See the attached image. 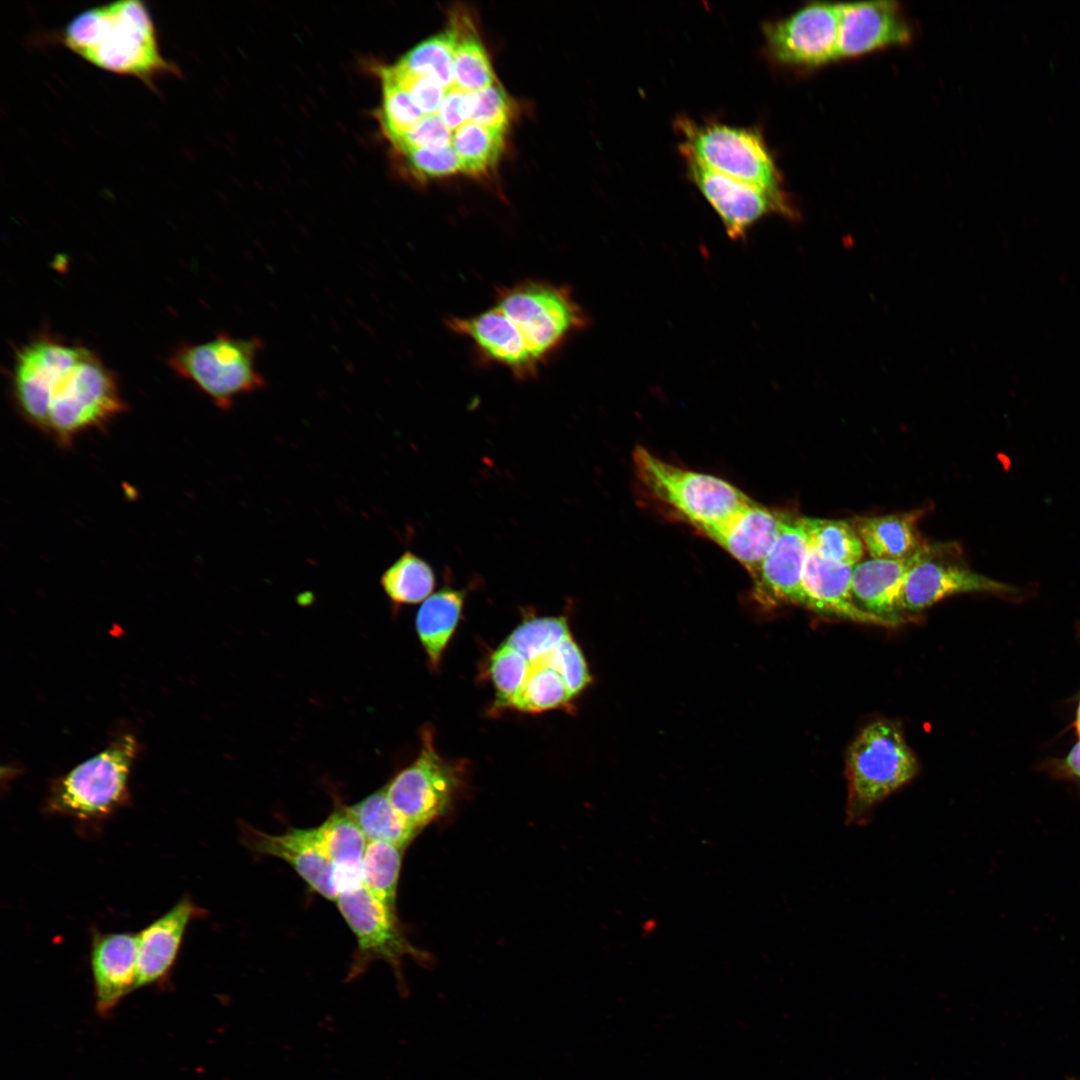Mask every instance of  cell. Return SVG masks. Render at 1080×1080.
<instances>
[{"label": "cell", "instance_id": "cell-41", "mask_svg": "<svg viewBox=\"0 0 1080 1080\" xmlns=\"http://www.w3.org/2000/svg\"><path fill=\"white\" fill-rule=\"evenodd\" d=\"M452 136L453 131L437 114L425 115L392 145L399 153L421 147H444L451 145Z\"/></svg>", "mask_w": 1080, "mask_h": 1080}, {"label": "cell", "instance_id": "cell-31", "mask_svg": "<svg viewBox=\"0 0 1080 1080\" xmlns=\"http://www.w3.org/2000/svg\"><path fill=\"white\" fill-rule=\"evenodd\" d=\"M810 547L822 558L854 567L864 545L854 525L845 520L803 517Z\"/></svg>", "mask_w": 1080, "mask_h": 1080}, {"label": "cell", "instance_id": "cell-5", "mask_svg": "<svg viewBox=\"0 0 1080 1080\" xmlns=\"http://www.w3.org/2000/svg\"><path fill=\"white\" fill-rule=\"evenodd\" d=\"M632 459L648 493L703 534L752 501L724 479L676 466L643 447L634 450Z\"/></svg>", "mask_w": 1080, "mask_h": 1080}, {"label": "cell", "instance_id": "cell-25", "mask_svg": "<svg viewBox=\"0 0 1080 1080\" xmlns=\"http://www.w3.org/2000/svg\"><path fill=\"white\" fill-rule=\"evenodd\" d=\"M465 596L464 589L445 586L430 595L417 612V633L432 667L439 665L442 653L457 627Z\"/></svg>", "mask_w": 1080, "mask_h": 1080}, {"label": "cell", "instance_id": "cell-33", "mask_svg": "<svg viewBox=\"0 0 1080 1080\" xmlns=\"http://www.w3.org/2000/svg\"><path fill=\"white\" fill-rule=\"evenodd\" d=\"M405 849L384 841H368L363 884L381 902L396 909V895Z\"/></svg>", "mask_w": 1080, "mask_h": 1080}, {"label": "cell", "instance_id": "cell-34", "mask_svg": "<svg viewBox=\"0 0 1080 1080\" xmlns=\"http://www.w3.org/2000/svg\"><path fill=\"white\" fill-rule=\"evenodd\" d=\"M382 103L379 121L384 134L394 143L412 129L425 115L414 102L410 93L383 69Z\"/></svg>", "mask_w": 1080, "mask_h": 1080}, {"label": "cell", "instance_id": "cell-32", "mask_svg": "<svg viewBox=\"0 0 1080 1080\" xmlns=\"http://www.w3.org/2000/svg\"><path fill=\"white\" fill-rule=\"evenodd\" d=\"M528 663L527 677L509 706L522 712H543L566 705L572 697L562 676L543 657Z\"/></svg>", "mask_w": 1080, "mask_h": 1080}, {"label": "cell", "instance_id": "cell-26", "mask_svg": "<svg viewBox=\"0 0 1080 1080\" xmlns=\"http://www.w3.org/2000/svg\"><path fill=\"white\" fill-rule=\"evenodd\" d=\"M452 16L451 24L457 36L453 62L454 86L473 92L497 83L488 52L469 16L463 13Z\"/></svg>", "mask_w": 1080, "mask_h": 1080}, {"label": "cell", "instance_id": "cell-28", "mask_svg": "<svg viewBox=\"0 0 1080 1080\" xmlns=\"http://www.w3.org/2000/svg\"><path fill=\"white\" fill-rule=\"evenodd\" d=\"M505 133L471 121L455 130L451 146L459 158L461 173L477 177L489 173L501 157Z\"/></svg>", "mask_w": 1080, "mask_h": 1080}, {"label": "cell", "instance_id": "cell-11", "mask_svg": "<svg viewBox=\"0 0 1080 1080\" xmlns=\"http://www.w3.org/2000/svg\"><path fill=\"white\" fill-rule=\"evenodd\" d=\"M337 906L357 939V950L348 975L353 979L375 960L389 963L400 972L403 958L425 960V954L407 939L393 909L378 900L365 886L342 891Z\"/></svg>", "mask_w": 1080, "mask_h": 1080}, {"label": "cell", "instance_id": "cell-4", "mask_svg": "<svg viewBox=\"0 0 1080 1080\" xmlns=\"http://www.w3.org/2000/svg\"><path fill=\"white\" fill-rule=\"evenodd\" d=\"M137 748L133 735H120L55 779L46 800L48 812L91 826L111 817L129 800L128 780Z\"/></svg>", "mask_w": 1080, "mask_h": 1080}, {"label": "cell", "instance_id": "cell-14", "mask_svg": "<svg viewBox=\"0 0 1080 1080\" xmlns=\"http://www.w3.org/2000/svg\"><path fill=\"white\" fill-rule=\"evenodd\" d=\"M913 29L896 1L839 4L838 60L911 42Z\"/></svg>", "mask_w": 1080, "mask_h": 1080}, {"label": "cell", "instance_id": "cell-36", "mask_svg": "<svg viewBox=\"0 0 1080 1080\" xmlns=\"http://www.w3.org/2000/svg\"><path fill=\"white\" fill-rule=\"evenodd\" d=\"M529 671L528 661L503 643L491 655L489 673L497 692V704L509 706L520 691Z\"/></svg>", "mask_w": 1080, "mask_h": 1080}, {"label": "cell", "instance_id": "cell-10", "mask_svg": "<svg viewBox=\"0 0 1080 1080\" xmlns=\"http://www.w3.org/2000/svg\"><path fill=\"white\" fill-rule=\"evenodd\" d=\"M422 739L417 759L385 785L393 807L418 832L448 812L461 785L460 774L438 755L431 735L424 732Z\"/></svg>", "mask_w": 1080, "mask_h": 1080}, {"label": "cell", "instance_id": "cell-16", "mask_svg": "<svg viewBox=\"0 0 1080 1080\" xmlns=\"http://www.w3.org/2000/svg\"><path fill=\"white\" fill-rule=\"evenodd\" d=\"M447 326L467 338L481 360L506 368L518 379L534 377L541 368L516 329L494 304L470 317H451Z\"/></svg>", "mask_w": 1080, "mask_h": 1080}, {"label": "cell", "instance_id": "cell-3", "mask_svg": "<svg viewBox=\"0 0 1080 1080\" xmlns=\"http://www.w3.org/2000/svg\"><path fill=\"white\" fill-rule=\"evenodd\" d=\"M918 771L919 762L895 722L877 720L865 726L847 751L846 823L866 825L875 807Z\"/></svg>", "mask_w": 1080, "mask_h": 1080}, {"label": "cell", "instance_id": "cell-1", "mask_svg": "<svg viewBox=\"0 0 1080 1080\" xmlns=\"http://www.w3.org/2000/svg\"><path fill=\"white\" fill-rule=\"evenodd\" d=\"M12 388L23 415L62 443L125 407L115 377L95 353L48 337L16 353Z\"/></svg>", "mask_w": 1080, "mask_h": 1080}, {"label": "cell", "instance_id": "cell-8", "mask_svg": "<svg viewBox=\"0 0 1080 1080\" xmlns=\"http://www.w3.org/2000/svg\"><path fill=\"white\" fill-rule=\"evenodd\" d=\"M262 348L258 337L221 333L205 342L180 346L170 356L169 365L226 410L238 398L265 388V378L257 367Z\"/></svg>", "mask_w": 1080, "mask_h": 1080}, {"label": "cell", "instance_id": "cell-42", "mask_svg": "<svg viewBox=\"0 0 1080 1080\" xmlns=\"http://www.w3.org/2000/svg\"><path fill=\"white\" fill-rule=\"evenodd\" d=\"M473 108L474 91H464L453 85L446 89L437 115L454 132L470 121Z\"/></svg>", "mask_w": 1080, "mask_h": 1080}, {"label": "cell", "instance_id": "cell-35", "mask_svg": "<svg viewBox=\"0 0 1080 1080\" xmlns=\"http://www.w3.org/2000/svg\"><path fill=\"white\" fill-rule=\"evenodd\" d=\"M568 635L570 632L565 617H532L516 627L505 643L532 662L551 651Z\"/></svg>", "mask_w": 1080, "mask_h": 1080}, {"label": "cell", "instance_id": "cell-27", "mask_svg": "<svg viewBox=\"0 0 1080 1080\" xmlns=\"http://www.w3.org/2000/svg\"><path fill=\"white\" fill-rule=\"evenodd\" d=\"M346 808L367 842L384 841L406 849L419 833L393 807L385 786Z\"/></svg>", "mask_w": 1080, "mask_h": 1080}, {"label": "cell", "instance_id": "cell-6", "mask_svg": "<svg viewBox=\"0 0 1080 1080\" xmlns=\"http://www.w3.org/2000/svg\"><path fill=\"white\" fill-rule=\"evenodd\" d=\"M494 305L542 367L589 319L568 287L526 280L497 291Z\"/></svg>", "mask_w": 1080, "mask_h": 1080}, {"label": "cell", "instance_id": "cell-23", "mask_svg": "<svg viewBox=\"0 0 1080 1080\" xmlns=\"http://www.w3.org/2000/svg\"><path fill=\"white\" fill-rule=\"evenodd\" d=\"M316 829L333 864L339 893L361 886L367 839L346 806L335 809Z\"/></svg>", "mask_w": 1080, "mask_h": 1080}, {"label": "cell", "instance_id": "cell-21", "mask_svg": "<svg viewBox=\"0 0 1080 1080\" xmlns=\"http://www.w3.org/2000/svg\"><path fill=\"white\" fill-rule=\"evenodd\" d=\"M204 912L190 897H182L138 934L137 988L167 977L190 922Z\"/></svg>", "mask_w": 1080, "mask_h": 1080}, {"label": "cell", "instance_id": "cell-24", "mask_svg": "<svg viewBox=\"0 0 1080 1080\" xmlns=\"http://www.w3.org/2000/svg\"><path fill=\"white\" fill-rule=\"evenodd\" d=\"M919 516V511H912L860 517L852 524L871 558L896 560L907 558L922 548L916 530Z\"/></svg>", "mask_w": 1080, "mask_h": 1080}, {"label": "cell", "instance_id": "cell-9", "mask_svg": "<svg viewBox=\"0 0 1080 1080\" xmlns=\"http://www.w3.org/2000/svg\"><path fill=\"white\" fill-rule=\"evenodd\" d=\"M839 4L812 2L763 27L768 56L778 65L810 70L838 60Z\"/></svg>", "mask_w": 1080, "mask_h": 1080}, {"label": "cell", "instance_id": "cell-44", "mask_svg": "<svg viewBox=\"0 0 1080 1080\" xmlns=\"http://www.w3.org/2000/svg\"><path fill=\"white\" fill-rule=\"evenodd\" d=\"M1076 727H1077V731H1078V734H1079V737H1080V702H1079L1078 711H1077Z\"/></svg>", "mask_w": 1080, "mask_h": 1080}, {"label": "cell", "instance_id": "cell-7", "mask_svg": "<svg viewBox=\"0 0 1080 1080\" xmlns=\"http://www.w3.org/2000/svg\"><path fill=\"white\" fill-rule=\"evenodd\" d=\"M676 128L683 137V157L774 195L786 196L774 158L757 129L717 121L698 123L688 117H680Z\"/></svg>", "mask_w": 1080, "mask_h": 1080}, {"label": "cell", "instance_id": "cell-17", "mask_svg": "<svg viewBox=\"0 0 1080 1080\" xmlns=\"http://www.w3.org/2000/svg\"><path fill=\"white\" fill-rule=\"evenodd\" d=\"M809 549L803 517L785 516L776 541L753 579L761 602L804 605L802 577Z\"/></svg>", "mask_w": 1080, "mask_h": 1080}, {"label": "cell", "instance_id": "cell-22", "mask_svg": "<svg viewBox=\"0 0 1080 1080\" xmlns=\"http://www.w3.org/2000/svg\"><path fill=\"white\" fill-rule=\"evenodd\" d=\"M928 549L923 545L903 559L871 558L857 563L852 572V593L857 604L895 625L902 623L900 601L907 574Z\"/></svg>", "mask_w": 1080, "mask_h": 1080}, {"label": "cell", "instance_id": "cell-15", "mask_svg": "<svg viewBox=\"0 0 1080 1080\" xmlns=\"http://www.w3.org/2000/svg\"><path fill=\"white\" fill-rule=\"evenodd\" d=\"M937 548L929 549L909 570L900 601L901 611L918 612L961 593H1010L1012 587L969 568L936 558Z\"/></svg>", "mask_w": 1080, "mask_h": 1080}, {"label": "cell", "instance_id": "cell-39", "mask_svg": "<svg viewBox=\"0 0 1080 1080\" xmlns=\"http://www.w3.org/2000/svg\"><path fill=\"white\" fill-rule=\"evenodd\" d=\"M512 116V100L498 83L474 91L471 122L506 131Z\"/></svg>", "mask_w": 1080, "mask_h": 1080}, {"label": "cell", "instance_id": "cell-19", "mask_svg": "<svg viewBox=\"0 0 1080 1080\" xmlns=\"http://www.w3.org/2000/svg\"><path fill=\"white\" fill-rule=\"evenodd\" d=\"M852 572V566L828 561L810 547L802 577L803 606L858 623L896 626L857 604L852 593Z\"/></svg>", "mask_w": 1080, "mask_h": 1080}, {"label": "cell", "instance_id": "cell-12", "mask_svg": "<svg viewBox=\"0 0 1080 1080\" xmlns=\"http://www.w3.org/2000/svg\"><path fill=\"white\" fill-rule=\"evenodd\" d=\"M683 158L690 180L718 214L731 240H743L758 221L770 214L795 216L786 196L774 195L712 171L692 158Z\"/></svg>", "mask_w": 1080, "mask_h": 1080}, {"label": "cell", "instance_id": "cell-18", "mask_svg": "<svg viewBox=\"0 0 1080 1080\" xmlns=\"http://www.w3.org/2000/svg\"><path fill=\"white\" fill-rule=\"evenodd\" d=\"M90 964L96 1011L107 1016L137 988L138 934L94 932Z\"/></svg>", "mask_w": 1080, "mask_h": 1080}, {"label": "cell", "instance_id": "cell-37", "mask_svg": "<svg viewBox=\"0 0 1080 1080\" xmlns=\"http://www.w3.org/2000/svg\"><path fill=\"white\" fill-rule=\"evenodd\" d=\"M542 657L547 665L562 676L572 698L590 683L591 676L585 658L571 635Z\"/></svg>", "mask_w": 1080, "mask_h": 1080}, {"label": "cell", "instance_id": "cell-30", "mask_svg": "<svg viewBox=\"0 0 1080 1080\" xmlns=\"http://www.w3.org/2000/svg\"><path fill=\"white\" fill-rule=\"evenodd\" d=\"M456 40V30L450 23L444 31L414 46L395 64L410 73L429 77L448 89L454 85Z\"/></svg>", "mask_w": 1080, "mask_h": 1080}, {"label": "cell", "instance_id": "cell-43", "mask_svg": "<svg viewBox=\"0 0 1080 1080\" xmlns=\"http://www.w3.org/2000/svg\"><path fill=\"white\" fill-rule=\"evenodd\" d=\"M1066 770L1080 781V741L1071 749L1065 760Z\"/></svg>", "mask_w": 1080, "mask_h": 1080}, {"label": "cell", "instance_id": "cell-20", "mask_svg": "<svg viewBox=\"0 0 1080 1080\" xmlns=\"http://www.w3.org/2000/svg\"><path fill=\"white\" fill-rule=\"evenodd\" d=\"M784 517L752 500L705 535L740 562L754 579L781 531Z\"/></svg>", "mask_w": 1080, "mask_h": 1080}, {"label": "cell", "instance_id": "cell-2", "mask_svg": "<svg viewBox=\"0 0 1080 1080\" xmlns=\"http://www.w3.org/2000/svg\"><path fill=\"white\" fill-rule=\"evenodd\" d=\"M61 41L90 64L141 80L155 89L162 76H181L160 50L156 27L145 3L124 0L87 9L64 28Z\"/></svg>", "mask_w": 1080, "mask_h": 1080}, {"label": "cell", "instance_id": "cell-40", "mask_svg": "<svg viewBox=\"0 0 1080 1080\" xmlns=\"http://www.w3.org/2000/svg\"><path fill=\"white\" fill-rule=\"evenodd\" d=\"M381 69L410 93L424 115L437 114L446 91L439 83L429 77L410 73L396 64Z\"/></svg>", "mask_w": 1080, "mask_h": 1080}, {"label": "cell", "instance_id": "cell-38", "mask_svg": "<svg viewBox=\"0 0 1080 1080\" xmlns=\"http://www.w3.org/2000/svg\"><path fill=\"white\" fill-rule=\"evenodd\" d=\"M408 168L421 179H436L461 173L459 158L451 145L421 147L403 153Z\"/></svg>", "mask_w": 1080, "mask_h": 1080}, {"label": "cell", "instance_id": "cell-29", "mask_svg": "<svg viewBox=\"0 0 1080 1080\" xmlns=\"http://www.w3.org/2000/svg\"><path fill=\"white\" fill-rule=\"evenodd\" d=\"M380 584L388 598L397 605L426 600L436 584L431 565L411 551H405L382 573Z\"/></svg>", "mask_w": 1080, "mask_h": 1080}, {"label": "cell", "instance_id": "cell-13", "mask_svg": "<svg viewBox=\"0 0 1080 1080\" xmlns=\"http://www.w3.org/2000/svg\"><path fill=\"white\" fill-rule=\"evenodd\" d=\"M241 839L252 852L288 863L316 893L328 900H337L339 889L334 867L316 827L291 828L280 834H269L249 824H241Z\"/></svg>", "mask_w": 1080, "mask_h": 1080}, {"label": "cell", "instance_id": "cell-45", "mask_svg": "<svg viewBox=\"0 0 1080 1080\" xmlns=\"http://www.w3.org/2000/svg\"><path fill=\"white\" fill-rule=\"evenodd\" d=\"M1066 1080H1078V1079H1076L1074 1077H1068Z\"/></svg>", "mask_w": 1080, "mask_h": 1080}]
</instances>
